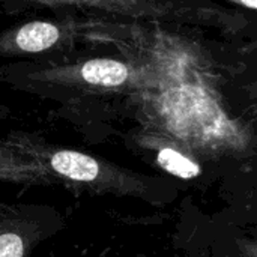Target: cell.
Segmentation results:
<instances>
[{"instance_id": "obj_2", "label": "cell", "mask_w": 257, "mask_h": 257, "mask_svg": "<svg viewBox=\"0 0 257 257\" xmlns=\"http://www.w3.org/2000/svg\"><path fill=\"white\" fill-rule=\"evenodd\" d=\"M51 169L77 182L96 184L101 179V166L90 155L77 152V151H59L54 152L50 158Z\"/></svg>"}, {"instance_id": "obj_5", "label": "cell", "mask_w": 257, "mask_h": 257, "mask_svg": "<svg viewBox=\"0 0 257 257\" xmlns=\"http://www.w3.org/2000/svg\"><path fill=\"white\" fill-rule=\"evenodd\" d=\"M158 164L173 176L191 179L200 175V167L190 158L172 148H164L158 152Z\"/></svg>"}, {"instance_id": "obj_1", "label": "cell", "mask_w": 257, "mask_h": 257, "mask_svg": "<svg viewBox=\"0 0 257 257\" xmlns=\"http://www.w3.org/2000/svg\"><path fill=\"white\" fill-rule=\"evenodd\" d=\"M41 229H29V212L0 208V257H29Z\"/></svg>"}, {"instance_id": "obj_4", "label": "cell", "mask_w": 257, "mask_h": 257, "mask_svg": "<svg viewBox=\"0 0 257 257\" xmlns=\"http://www.w3.org/2000/svg\"><path fill=\"white\" fill-rule=\"evenodd\" d=\"M60 36L57 26L47 21H32L24 24L15 35V44L20 50L39 53L51 48Z\"/></svg>"}, {"instance_id": "obj_6", "label": "cell", "mask_w": 257, "mask_h": 257, "mask_svg": "<svg viewBox=\"0 0 257 257\" xmlns=\"http://www.w3.org/2000/svg\"><path fill=\"white\" fill-rule=\"evenodd\" d=\"M233 2L241 3L242 6H245V8L251 9V11H254L257 8V0H233Z\"/></svg>"}, {"instance_id": "obj_3", "label": "cell", "mask_w": 257, "mask_h": 257, "mask_svg": "<svg viewBox=\"0 0 257 257\" xmlns=\"http://www.w3.org/2000/svg\"><path fill=\"white\" fill-rule=\"evenodd\" d=\"M81 78L95 86L116 87L130 77V68L114 59H92L80 68Z\"/></svg>"}]
</instances>
